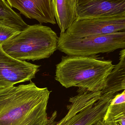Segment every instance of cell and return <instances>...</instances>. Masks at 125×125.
Segmentation results:
<instances>
[{
  "label": "cell",
  "mask_w": 125,
  "mask_h": 125,
  "mask_svg": "<svg viewBox=\"0 0 125 125\" xmlns=\"http://www.w3.org/2000/svg\"><path fill=\"white\" fill-rule=\"evenodd\" d=\"M51 92L31 81L0 89V125H47Z\"/></svg>",
  "instance_id": "cell-1"
},
{
  "label": "cell",
  "mask_w": 125,
  "mask_h": 125,
  "mask_svg": "<svg viewBox=\"0 0 125 125\" xmlns=\"http://www.w3.org/2000/svg\"><path fill=\"white\" fill-rule=\"evenodd\" d=\"M94 56H62L56 65L55 79L66 88L77 87L89 92L103 91L115 65Z\"/></svg>",
  "instance_id": "cell-2"
},
{
  "label": "cell",
  "mask_w": 125,
  "mask_h": 125,
  "mask_svg": "<svg viewBox=\"0 0 125 125\" xmlns=\"http://www.w3.org/2000/svg\"><path fill=\"white\" fill-rule=\"evenodd\" d=\"M58 39L50 27L35 24L29 26L1 46L13 58L34 61L50 58L58 50Z\"/></svg>",
  "instance_id": "cell-3"
},
{
  "label": "cell",
  "mask_w": 125,
  "mask_h": 125,
  "mask_svg": "<svg viewBox=\"0 0 125 125\" xmlns=\"http://www.w3.org/2000/svg\"><path fill=\"white\" fill-rule=\"evenodd\" d=\"M125 48V31L83 38L61 32L58 44V50L70 56H94Z\"/></svg>",
  "instance_id": "cell-4"
},
{
  "label": "cell",
  "mask_w": 125,
  "mask_h": 125,
  "mask_svg": "<svg viewBox=\"0 0 125 125\" xmlns=\"http://www.w3.org/2000/svg\"><path fill=\"white\" fill-rule=\"evenodd\" d=\"M125 31V14L97 18L76 19L65 31L76 38Z\"/></svg>",
  "instance_id": "cell-5"
},
{
  "label": "cell",
  "mask_w": 125,
  "mask_h": 125,
  "mask_svg": "<svg viewBox=\"0 0 125 125\" xmlns=\"http://www.w3.org/2000/svg\"><path fill=\"white\" fill-rule=\"evenodd\" d=\"M40 67L11 57L0 45V89L31 81L35 78Z\"/></svg>",
  "instance_id": "cell-6"
},
{
  "label": "cell",
  "mask_w": 125,
  "mask_h": 125,
  "mask_svg": "<svg viewBox=\"0 0 125 125\" xmlns=\"http://www.w3.org/2000/svg\"><path fill=\"white\" fill-rule=\"evenodd\" d=\"M77 19L125 14V0H76Z\"/></svg>",
  "instance_id": "cell-7"
},
{
  "label": "cell",
  "mask_w": 125,
  "mask_h": 125,
  "mask_svg": "<svg viewBox=\"0 0 125 125\" xmlns=\"http://www.w3.org/2000/svg\"><path fill=\"white\" fill-rule=\"evenodd\" d=\"M21 14L40 23H56L51 0H6Z\"/></svg>",
  "instance_id": "cell-8"
},
{
  "label": "cell",
  "mask_w": 125,
  "mask_h": 125,
  "mask_svg": "<svg viewBox=\"0 0 125 125\" xmlns=\"http://www.w3.org/2000/svg\"><path fill=\"white\" fill-rule=\"evenodd\" d=\"M78 95L70 98V104L67 106L68 112L65 116L59 122L58 125H72L74 117L81 111L94 104L100 98L101 91L89 92L79 89Z\"/></svg>",
  "instance_id": "cell-9"
},
{
  "label": "cell",
  "mask_w": 125,
  "mask_h": 125,
  "mask_svg": "<svg viewBox=\"0 0 125 125\" xmlns=\"http://www.w3.org/2000/svg\"><path fill=\"white\" fill-rule=\"evenodd\" d=\"M115 94H102L93 105L81 111L74 117L72 125H93L103 119Z\"/></svg>",
  "instance_id": "cell-10"
},
{
  "label": "cell",
  "mask_w": 125,
  "mask_h": 125,
  "mask_svg": "<svg viewBox=\"0 0 125 125\" xmlns=\"http://www.w3.org/2000/svg\"><path fill=\"white\" fill-rule=\"evenodd\" d=\"M55 18L61 31L64 33L77 19L76 0H51Z\"/></svg>",
  "instance_id": "cell-11"
},
{
  "label": "cell",
  "mask_w": 125,
  "mask_h": 125,
  "mask_svg": "<svg viewBox=\"0 0 125 125\" xmlns=\"http://www.w3.org/2000/svg\"><path fill=\"white\" fill-rule=\"evenodd\" d=\"M125 89V48L120 53L119 62L115 65L108 78L105 88L102 94L116 93Z\"/></svg>",
  "instance_id": "cell-12"
},
{
  "label": "cell",
  "mask_w": 125,
  "mask_h": 125,
  "mask_svg": "<svg viewBox=\"0 0 125 125\" xmlns=\"http://www.w3.org/2000/svg\"><path fill=\"white\" fill-rule=\"evenodd\" d=\"M0 23L18 32L24 31L29 26L6 0H0Z\"/></svg>",
  "instance_id": "cell-13"
},
{
  "label": "cell",
  "mask_w": 125,
  "mask_h": 125,
  "mask_svg": "<svg viewBox=\"0 0 125 125\" xmlns=\"http://www.w3.org/2000/svg\"><path fill=\"white\" fill-rule=\"evenodd\" d=\"M102 120L107 125H125V103L110 105Z\"/></svg>",
  "instance_id": "cell-14"
},
{
  "label": "cell",
  "mask_w": 125,
  "mask_h": 125,
  "mask_svg": "<svg viewBox=\"0 0 125 125\" xmlns=\"http://www.w3.org/2000/svg\"><path fill=\"white\" fill-rule=\"evenodd\" d=\"M19 32L0 23V45Z\"/></svg>",
  "instance_id": "cell-15"
},
{
  "label": "cell",
  "mask_w": 125,
  "mask_h": 125,
  "mask_svg": "<svg viewBox=\"0 0 125 125\" xmlns=\"http://www.w3.org/2000/svg\"><path fill=\"white\" fill-rule=\"evenodd\" d=\"M125 103V89L120 93L114 96L112 100L110 105H116Z\"/></svg>",
  "instance_id": "cell-16"
},
{
  "label": "cell",
  "mask_w": 125,
  "mask_h": 125,
  "mask_svg": "<svg viewBox=\"0 0 125 125\" xmlns=\"http://www.w3.org/2000/svg\"><path fill=\"white\" fill-rule=\"evenodd\" d=\"M57 112L55 111L51 115V116L49 118L48 123L47 125H58L57 123L55 121L57 117Z\"/></svg>",
  "instance_id": "cell-17"
},
{
  "label": "cell",
  "mask_w": 125,
  "mask_h": 125,
  "mask_svg": "<svg viewBox=\"0 0 125 125\" xmlns=\"http://www.w3.org/2000/svg\"><path fill=\"white\" fill-rule=\"evenodd\" d=\"M95 125H107L103 121V120H100L98 121Z\"/></svg>",
  "instance_id": "cell-18"
}]
</instances>
